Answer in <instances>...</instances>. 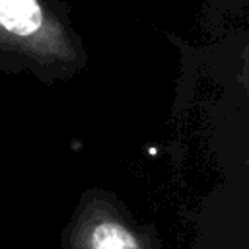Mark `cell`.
<instances>
[{
  "label": "cell",
  "instance_id": "cell-1",
  "mask_svg": "<svg viewBox=\"0 0 249 249\" xmlns=\"http://www.w3.org/2000/svg\"><path fill=\"white\" fill-rule=\"evenodd\" d=\"M43 25L37 0H0V29L18 37H31Z\"/></svg>",
  "mask_w": 249,
  "mask_h": 249
}]
</instances>
